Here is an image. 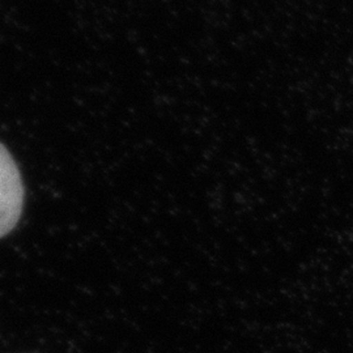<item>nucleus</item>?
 I'll use <instances>...</instances> for the list:
<instances>
[{
    "mask_svg": "<svg viewBox=\"0 0 353 353\" xmlns=\"http://www.w3.org/2000/svg\"><path fill=\"white\" fill-rule=\"evenodd\" d=\"M24 183L11 153L0 143V239L17 225L24 207Z\"/></svg>",
    "mask_w": 353,
    "mask_h": 353,
    "instance_id": "f257e3e1",
    "label": "nucleus"
}]
</instances>
